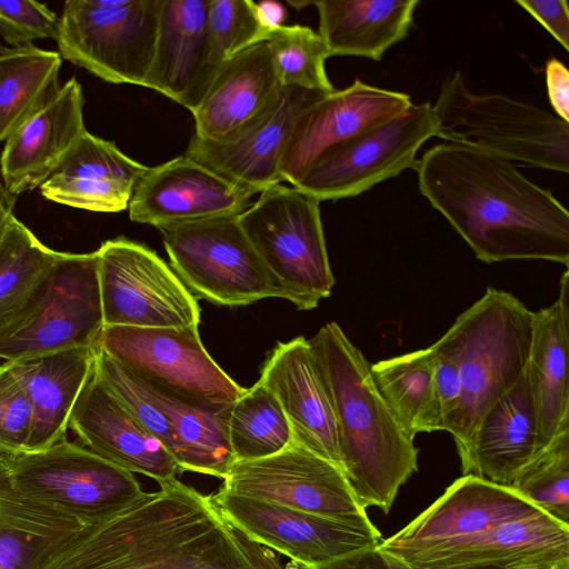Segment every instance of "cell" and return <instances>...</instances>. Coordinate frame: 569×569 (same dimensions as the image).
Here are the masks:
<instances>
[{
  "mask_svg": "<svg viewBox=\"0 0 569 569\" xmlns=\"http://www.w3.org/2000/svg\"><path fill=\"white\" fill-rule=\"evenodd\" d=\"M421 194L486 262L547 260L569 267V212L513 163L443 142L415 168Z\"/></svg>",
  "mask_w": 569,
  "mask_h": 569,
  "instance_id": "6da1fadb",
  "label": "cell"
},
{
  "mask_svg": "<svg viewBox=\"0 0 569 569\" xmlns=\"http://www.w3.org/2000/svg\"><path fill=\"white\" fill-rule=\"evenodd\" d=\"M80 528L32 569H256L212 502L177 478Z\"/></svg>",
  "mask_w": 569,
  "mask_h": 569,
  "instance_id": "7a4b0ae2",
  "label": "cell"
},
{
  "mask_svg": "<svg viewBox=\"0 0 569 569\" xmlns=\"http://www.w3.org/2000/svg\"><path fill=\"white\" fill-rule=\"evenodd\" d=\"M328 390L343 472L359 503L388 513L398 491L418 471L419 450L388 406L371 365L337 322L308 340Z\"/></svg>",
  "mask_w": 569,
  "mask_h": 569,
  "instance_id": "3957f363",
  "label": "cell"
},
{
  "mask_svg": "<svg viewBox=\"0 0 569 569\" xmlns=\"http://www.w3.org/2000/svg\"><path fill=\"white\" fill-rule=\"evenodd\" d=\"M533 313L512 293L490 287L432 345L453 359L461 379V407L449 432L461 466L485 413L525 372Z\"/></svg>",
  "mask_w": 569,
  "mask_h": 569,
  "instance_id": "277c9868",
  "label": "cell"
},
{
  "mask_svg": "<svg viewBox=\"0 0 569 569\" xmlns=\"http://www.w3.org/2000/svg\"><path fill=\"white\" fill-rule=\"evenodd\" d=\"M436 137L507 161L567 173L569 122L500 93H477L460 72L446 78L435 106Z\"/></svg>",
  "mask_w": 569,
  "mask_h": 569,
  "instance_id": "5b68a950",
  "label": "cell"
},
{
  "mask_svg": "<svg viewBox=\"0 0 569 569\" xmlns=\"http://www.w3.org/2000/svg\"><path fill=\"white\" fill-rule=\"evenodd\" d=\"M320 201L295 187L277 184L260 193L238 221L282 299L311 310L335 284Z\"/></svg>",
  "mask_w": 569,
  "mask_h": 569,
  "instance_id": "8992f818",
  "label": "cell"
},
{
  "mask_svg": "<svg viewBox=\"0 0 569 569\" xmlns=\"http://www.w3.org/2000/svg\"><path fill=\"white\" fill-rule=\"evenodd\" d=\"M161 0H68L56 42L62 59L111 83L144 84Z\"/></svg>",
  "mask_w": 569,
  "mask_h": 569,
  "instance_id": "52a82bcc",
  "label": "cell"
},
{
  "mask_svg": "<svg viewBox=\"0 0 569 569\" xmlns=\"http://www.w3.org/2000/svg\"><path fill=\"white\" fill-rule=\"evenodd\" d=\"M3 457L16 492L83 526L120 511L143 493L132 472L67 438L46 450Z\"/></svg>",
  "mask_w": 569,
  "mask_h": 569,
  "instance_id": "ba28073f",
  "label": "cell"
},
{
  "mask_svg": "<svg viewBox=\"0 0 569 569\" xmlns=\"http://www.w3.org/2000/svg\"><path fill=\"white\" fill-rule=\"evenodd\" d=\"M170 264L188 290L220 306L281 298L238 216H220L158 228Z\"/></svg>",
  "mask_w": 569,
  "mask_h": 569,
  "instance_id": "9c48e42d",
  "label": "cell"
},
{
  "mask_svg": "<svg viewBox=\"0 0 569 569\" xmlns=\"http://www.w3.org/2000/svg\"><path fill=\"white\" fill-rule=\"evenodd\" d=\"M96 252L104 326H199L193 295L149 247L119 237L102 242Z\"/></svg>",
  "mask_w": 569,
  "mask_h": 569,
  "instance_id": "30bf717a",
  "label": "cell"
},
{
  "mask_svg": "<svg viewBox=\"0 0 569 569\" xmlns=\"http://www.w3.org/2000/svg\"><path fill=\"white\" fill-rule=\"evenodd\" d=\"M429 102L411 104L385 122L322 153L295 186L318 201L359 196L373 186L415 169L421 146L436 137Z\"/></svg>",
  "mask_w": 569,
  "mask_h": 569,
  "instance_id": "8fae6325",
  "label": "cell"
},
{
  "mask_svg": "<svg viewBox=\"0 0 569 569\" xmlns=\"http://www.w3.org/2000/svg\"><path fill=\"white\" fill-rule=\"evenodd\" d=\"M103 328L97 252H63L38 306L0 336V359L97 347Z\"/></svg>",
  "mask_w": 569,
  "mask_h": 569,
  "instance_id": "7c38bea8",
  "label": "cell"
},
{
  "mask_svg": "<svg viewBox=\"0 0 569 569\" xmlns=\"http://www.w3.org/2000/svg\"><path fill=\"white\" fill-rule=\"evenodd\" d=\"M97 347L142 378L213 403H232L246 391L211 358L198 327L104 326Z\"/></svg>",
  "mask_w": 569,
  "mask_h": 569,
  "instance_id": "4fadbf2b",
  "label": "cell"
},
{
  "mask_svg": "<svg viewBox=\"0 0 569 569\" xmlns=\"http://www.w3.org/2000/svg\"><path fill=\"white\" fill-rule=\"evenodd\" d=\"M210 497L230 526L296 566L322 565L382 540L372 522L303 512L222 490Z\"/></svg>",
  "mask_w": 569,
  "mask_h": 569,
  "instance_id": "5bb4252c",
  "label": "cell"
},
{
  "mask_svg": "<svg viewBox=\"0 0 569 569\" xmlns=\"http://www.w3.org/2000/svg\"><path fill=\"white\" fill-rule=\"evenodd\" d=\"M220 490L303 512L371 522L343 470L296 442L266 458L236 461Z\"/></svg>",
  "mask_w": 569,
  "mask_h": 569,
  "instance_id": "9a60e30c",
  "label": "cell"
},
{
  "mask_svg": "<svg viewBox=\"0 0 569 569\" xmlns=\"http://www.w3.org/2000/svg\"><path fill=\"white\" fill-rule=\"evenodd\" d=\"M322 92L282 87L252 119L218 139L192 136L184 156L249 194L280 184L281 161L297 119Z\"/></svg>",
  "mask_w": 569,
  "mask_h": 569,
  "instance_id": "2e32d148",
  "label": "cell"
},
{
  "mask_svg": "<svg viewBox=\"0 0 569 569\" xmlns=\"http://www.w3.org/2000/svg\"><path fill=\"white\" fill-rule=\"evenodd\" d=\"M541 512L512 487L462 475L401 530L382 539L379 547L402 558Z\"/></svg>",
  "mask_w": 569,
  "mask_h": 569,
  "instance_id": "e0dca14e",
  "label": "cell"
},
{
  "mask_svg": "<svg viewBox=\"0 0 569 569\" xmlns=\"http://www.w3.org/2000/svg\"><path fill=\"white\" fill-rule=\"evenodd\" d=\"M401 559L413 569H569V525L541 512Z\"/></svg>",
  "mask_w": 569,
  "mask_h": 569,
  "instance_id": "ac0fdd59",
  "label": "cell"
},
{
  "mask_svg": "<svg viewBox=\"0 0 569 569\" xmlns=\"http://www.w3.org/2000/svg\"><path fill=\"white\" fill-rule=\"evenodd\" d=\"M411 104L410 97L403 92L373 87L359 79L345 89L319 93L296 121L281 161L282 182L295 187L327 150Z\"/></svg>",
  "mask_w": 569,
  "mask_h": 569,
  "instance_id": "d6986e66",
  "label": "cell"
},
{
  "mask_svg": "<svg viewBox=\"0 0 569 569\" xmlns=\"http://www.w3.org/2000/svg\"><path fill=\"white\" fill-rule=\"evenodd\" d=\"M252 196L186 157L147 169L130 198L133 222L160 228L200 219L240 214Z\"/></svg>",
  "mask_w": 569,
  "mask_h": 569,
  "instance_id": "ffe728a7",
  "label": "cell"
},
{
  "mask_svg": "<svg viewBox=\"0 0 569 569\" xmlns=\"http://www.w3.org/2000/svg\"><path fill=\"white\" fill-rule=\"evenodd\" d=\"M259 382L280 403L293 442L342 469L332 403L309 341L297 337L279 342L266 359Z\"/></svg>",
  "mask_w": 569,
  "mask_h": 569,
  "instance_id": "44dd1931",
  "label": "cell"
},
{
  "mask_svg": "<svg viewBox=\"0 0 569 569\" xmlns=\"http://www.w3.org/2000/svg\"><path fill=\"white\" fill-rule=\"evenodd\" d=\"M83 106L81 84L71 78L4 141L0 172L11 194L40 188L54 174L87 131Z\"/></svg>",
  "mask_w": 569,
  "mask_h": 569,
  "instance_id": "7402d4cb",
  "label": "cell"
},
{
  "mask_svg": "<svg viewBox=\"0 0 569 569\" xmlns=\"http://www.w3.org/2000/svg\"><path fill=\"white\" fill-rule=\"evenodd\" d=\"M68 428L92 452L159 485L174 479L180 470L166 448L103 386L94 366L72 408Z\"/></svg>",
  "mask_w": 569,
  "mask_h": 569,
  "instance_id": "603a6c76",
  "label": "cell"
},
{
  "mask_svg": "<svg viewBox=\"0 0 569 569\" xmlns=\"http://www.w3.org/2000/svg\"><path fill=\"white\" fill-rule=\"evenodd\" d=\"M208 8L209 0H161L154 49L143 84L191 112L207 88Z\"/></svg>",
  "mask_w": 569,
  "mask_h": 569,
  "instance_id": "cb8c5ba5",
  "label": "cell"
},
{
  "mask_svg": "<svg viewBox=\"0 0 569 569\" xmlns=\"http://www.w3.org/2000/svg\"><path fill=\"white\" fill-rule=\"evenodd\" d=\"M543 445L526 375L482 417L475 430L462 475L511 486Z\"/></svg>",
  "mask_w": 569,
  "mask_h": 569,
  "instance_id": "d4e9b609",
  "label": "cell"
},
{
  "mask_svg": "<svg viewBox=\"0 0 569 569\" xmlns=\"http://www.w3.org/2000/svg\"><path fill=\"white\" fill-rule=\"evenodd\" d=\"M96 347H74L7 361L32 408L26 452L46 450L66 438L72 408L94 366Z\"/></svg>",
  "mask_w": 569,
  "mask_h": 569,
  "instance_id": "484cf974",
  "label": "cell"
},
{
  "mask_svg": "<svg viewBox=\"0 0 569 569\" xmlns=\"http://www.w3.org/2000/svg\"><path fill=\"white\" fill-rule=\"evenodd\" d=\"M569 272L558 299L533 313L530 351L525 368L540 438L547 446L569 429Z\"/></svg>",
  "mask_w": 569,
  "mask_h": 569,
  "instance_id": "4316f807",
  "label": "cell"
},
{
  "mask_svg": "<svg viewBox=\"0 0 569 569\" xmlns=\"http://www.w3.org/2000/svg\"><path fill=\"white\" fill-rule=\"evenodd\" d=\"M281 88L266 40L246 48L218 69L191 112L193 134L223 137L261 112Z\"/></svg>",
  "mask_w": 569,
  "mask_h": 569,
  "instance_id": "83f0119b",
  "label": "cell"
},
{
  "mask_svg": "<svg viewBox=\"0 0 569 569\" xmlns=\"http://www.w3.org/2000/svg\"><path fill=\"white\" fill-rule=\"evenodd\" d=\"M319 16L318 34L328 56H353L380 61L403 40L412 24L418 0L311 1Z\"/></svg>",
  "mask_w": 569,
  "mask_h": 569,
  "instance_id": "f1b7e54d",
  "label": "cell"
},
{
  "mask_svg": "<svg viewBox=\"0 0 569 569\" xmlns=\"http://www.w3.org/2000/svg\"><path fill=\"white\" fill-rule=\"evenodd\" d=\"M144 380L174 431L179 469L223 479L234 463L227 433L231 403L202 401Z\"/></svg>",
  "mask_w": 569,
  "mask_h": 569,
  "instance_id": "f546056e",
  "label": "cell"
},
{
  "mask_svg": "<svg viewBox=\"0 0 569 569\" xmlns=\"http://www.w3.org/2000/svg\"><path fill=\"white\" fill-rule=\"evenodd\" d=\"M83 525L0 485V569H32Z\"/></svg>",
  "mask_w": 569,
  "mask_h": 569,
  "instance_id": "4dcf8cb0",
  "label": "cell"
},
{
  "mask_svg": "<svg viewBox=\"0 0 569 569\" xmlns=\"http://www.w3.org/2000/svg\"><path fill=\"white\" fill-rule=\"evenodd\" d=\"M62 254L40 242L16 217L11 219L0 238V336L38 306Z\"/></svg>",
  "mask_w": 569,
  "mask_h": 569,
  "instance_id": "1f68e13d",
  "label": "cell"
},
{
  "mask_svg": "<svg viewBox=\"0 0 569 569\" xmlns=\"http://www.w3.org/2000/svg\"><path fill=\"white\" fill-rule=\"evenodd\" d=\"M435 370L436 358L431 347L371 365L378 390L412 437L442 431Z\"/></svg>",
  "mask_w": 569,
  "mask_h": 569,
  "instance_id": "d6a6232c",
  "label": "cell"
},
{
  "mask_svg": "<svg viewBox=\"0 0 569 569\" xmlns=\"http://www.w3.org/2000/svg\"><path fill=\"white\" fill-rule=\"evenodd\" d=\"M62 58L33 44L0 50V142L59 90Z\"/></svg>",
  "mask_w": 569,
  "mask_h": 569,
  "instance_id": "836d02e7",
  "label": "cell"
},
{
  "mask_svg": "<svg viewBox=\"0 0 569 569\" xmlns=\"http://www.w3.org/2000/svg\"><path fill=\"white\" fill-rule=\"evenodd\" d=\"M227 433L234 462L276 455L293 442L280 403L259 381L230 405Z\"/></svg>",
  "mask_w": 569,
  "mask_h": 569,
  "instance_id": "e575fe53",
  "label": "cell"
},
{
  "mask_svg": "<svg viewBox=\"0 0 569 569\" xmlns=\"http://www.w3.org/2000/svg\"><path fill=\"white\" fill-rule=\"evenodd\" d=\"M281 87L328 93L335 90L327 71L326 46L311 28L281 26L264 38Z\"/></svg>",
  "mask_w": 569,
  "mask_h": 569,
  "instance_id": "d590c367",
  "label": "cell"
},
{
  "mask_svg": "<svg viewBox=\"0 0 569 569\" xmlns=\"http://www.w3.org/2000/svg\"><path fill=\"white\" fill-rule=\"evenodd\" d=\"M510 487L546 513L569 525V429L556 436Z\"/></svg>",
  "mask_w": 569,
  "mask_h": 569,
  "instance_id": "8d00e7d4",
  "label": "cell"
},
{
  "mask_svg": "<svg viewBox=\"0 0 569 569\" xmlns=\"http://www.w3.org/2000/svg\"><path fill=\"white\" fill-rule=\"evenodd\" d=\"M207 88L218 69L246 48L264 40L251 0H209ZM206 88V90H207ZM206 92V91H204Z\"/></svg>",
  "mask_w": 569,
  "mask_h": 569,
  "instance_id": "74e56055",
  "label": "cell"
},
{
  "mask_svg": "<svg viewBox=\"0 0 569 569\" xmlns=\"http://www.w3.org/2000/svg\"><path fill=\"white\" fill-rule=\"evenodd\" d=\"M147 169L120 151L113 142L86 131L54 174L118 181L136 187Z\"/></svg>",
  "mask_w": 569,
  "mask_h": 569,
  "instance_id": "f35d334b",
  "label": "cell"
},
{
  "mask_svg": "<svg viewBox=\"0 0 569 569\" xmlns=\"http://www.w3.org/2000/svg\"><path fill=\"white\" fill-rule=\"evenodd\" d=\"M51 201L94 212H119L128 208L134 186L52 174L40 186Z\"/></svg>",
  "mask_w": 569,
  "mask_h": 569,
  "instance_id": "ab89813d",
  "label": "cell"
},
{
  "mask_svg": "<svg viewBox=\"0 0 569 569\" xmlns=\"http://www.w3.org/2000/svg\"><path fill=\"white\" fill-rule=\"evenodd\" d=\"M31 427L30 400L4 361L0 365V453L26 452Z\"/></svg>",
  "mask_w": 569,
  "mask_h": 569,
  "instance_id": "60d3db41",
  "label": "cell"
},
{
  "mask_svg": "<svg viewBox=\"0 0 569 569\" xmlns=\"http://www.w3.org/2000/svg\"><path fill=\"white\" fill-rule=\"evenodd\" d=\"M59 17L46 3L30 0L0 1V34L11 47L56 39Z\"/></svg>",
  "mask_w": 569,
  "mask_h": 569,
  "instance_id": "b9f144b4",
  "label": "cell"
},
{
  "mask_svg": "<svg viewBox=\"0 0 569 569\" xmlns=\"http://www.w3.org/2000/svg\"><path fill=\"white\" fill-rule=\"evenodd\" d=\"M430 347L436 358L435 382L441 412L442 431L450 432L461 407V379L453 359L432 345Z\"/></svg>",
  "mask_w": 569,
  "mask_h": 569,
  "instance_id": "7bdbcfd3",
  "label": "cell"
},
{
  "mask_svg": "<svg viewBox=\"0 0 569 569\" xmlns=\"http://www.w3.org/2000/svg\"><path fill=\"white\" fill-rule=\"evenodd\" d=\"M563 48L569 50V9L566 0H517Z\"/></svg>",
  "mask_w": 569,
  "mask_h": 569,
  "instance_id": "ee69618b",
  "label": "cell"
},
{
  "mask_svg": "<svg viewBox=\"0 0 569 569\" xmlns=\"http://www.w3.org/2000/svg\"><path fill=\"white\" fill-rule=\"evenodd\" d=\"M296 569H413L400 557L379 545L317 566H296Z\"/></svg>",
  "mask_w": 569,
  "mask_h": 569,
  "instance_id": "f6af8a7d",
  "label": "cell"
},
{
  "mask_svg": "<svg viewBox=\"0 0 569 569\" xmlns=\"http://www.w3.org/2000/svg\"><path fill=\"white\" fill-rule=\"evenodd\" d=\"M546 82L553 113L569 122V71L567 67L555 58L550 59L546 64Z\"/></svg>",
  "mask_w": 569,
  "mask_h": 569,
  "instance_id": "bcb514c9",
  "label": "cell"
},
{
  "mask_svg": "<svg viewBox=\"0 0 569 569\" xmlns=\"http://www.w3.org/2000/svg\"><path fill=\"white\" fill-rule=\"evenodd\" d=\"M230 527L237 542L256 569H283L271 549L250 540L238 529Z\"/></svg>",
  "mask_w": 569,
  "mask_h": 569,
  "instance_id": "7dc6e473",
  "label": "cell"
},
{
  "mask_svg": "<svg viewBox=\"0 0 569 569\" xmlns=\"http://www.w3.org/2000/svg\"><path fill=\"white\" fill-rule=\"evenodd\" d=\"M253 11L260 27L264 30L266 34L283 26L286 18V10L283 6L276 1H260L253 2ZM266 38V37H264Z\"/></svg>",
  "mask_w": 569,
  "mask_h": 569,
  "instance_id": "c3c4849f",
  "label": "cell"
},
{
  "mask_svg": "<svg viewBox=\"0 0 569 569\" xmlns=\"http://www.w3.org/2000/svg\"><path fill=\"white\" fill-rule=\"evenodd\" d=\"M17 197L11 194L0 182V238L4 233L11 219L14 217L13 209Z\"/></svg>",
  "mask_w": 569,
  "mask_h": 569,
  "instance_id": "681fc988",
  "label": "cell"
},
{
  "mask_svg": "<svg viewBox=\"0 0 569 569\" xmlns=\"http://www.w3.org/2000/svg\"><path fill=\"white\" fill-rule=\"evenodd\" d=\"M10 481L9 478V469L7 461L2 453H0V485L7 483Z\"/></svg>",
  "mask_w": 569,
  "mask_h": 569,
  "instance_id": "f907efd6",
  "label": "cell"
},
{
  "mask_svg": "<svg viewBox=\"0 0 569 569\" xmlns=\"http://www.w3.org/2000/svg\"><path fill=\"white\" fill-rule=\"evenodd\" d=\"M466 569H499V568H489V567H487V568H466Z\"/></svg>",
  "mask_w": 569,
  "mask_h": 569,
  "instance_id": "816d5d0a",
  "label": "cell"
},
{
  "mask_svg": "<svg viewBox=\"0 0 569 569\" xmlns=\"http://www.w3.org/2000/svg\"><path fill=\"white\" fill-rule=\"evenodd\" d=\"M3 47H4V46H2V44L0 43V50H1Z\"/></svg>",
  "mask_w": 569,
  "mask_h": 569,
  "instance_id": "f5cc1de1",
  "label": "cell"
}]
</instances>
